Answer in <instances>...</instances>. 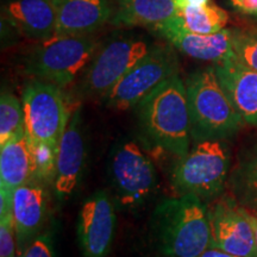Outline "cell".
<instances>
[{"instance_id": "cell-9", "label": "cell", "mask_w": 257, "mask_h": 257, "mask_svg": "<svg viewBox=\"0 0 257 257\" xmlns=\"http://www.w3.org/2000/svg\"><path fill=\"white\" fill-rule=\"evenodd\" d=\"M154 44L137 36L117 37L99 48L80 81L83 96H104L152 50Z\"/></svg>"}, {"instance_id": "cell-29", "label": "cell", "mask_w": 257, "mask_h": 257, "mask_svg": "<svg viewBox=\"0 0 257 257\" xmlns=\"http://www.w3.org/2000/svg\"><path fill=\"white\" fill-rule=\"evenodd\" d=\"M244 213H245V216H246V218H248L250 225H251L253 237H255V240L257 244V216L256 214L249 213V210H246V208H244Z\"/></svg>"}, {"instance_id": "cell-5", "label": "cell", "mask_w": 257, "mask_h": 257, "mask_svg": "<svg viewBox=\"0 0 257 257\" xmlns=\"http://www.w3.org/2000/svg\"><path fill=\"white\" fill-rule=\"evenodd\" d=\"M231 153L226 141L207 140L179 159L172 172V185L178 195H194L210 201L223 194L229 181Z\"/></svg>"}, {"instance_id": "cell-3", "label": "cell", "mask_w": 257, "mask_h": 257, "mask_svg": "<svg viewBox=\"0 0 257 257\" xmlns=\"http://www.w3.org/2000/svg\"><path fill=\"white\" fill-rule=\"evenodd\" d=\"M185 83L192 140L227 141L236 136L245 123L220 85L214 67L192 73Z\"/></svg>"}, {"instance_id": "cell-20", "label": "cell", "mask_w": 257, "mask_h": 257, "mask_svg": "<svg viewBox=\"0 0 257 257\" xmlns=\"http://www.w3.org/2000/svg\"><path fill=\"white\" fill-rule=\"evenodd\" d=\"M227 182L234 200L257 212V142L239 156Z\"/></svg>"}, {"instance_id": "cell-17", "label": "cell", "mask_w": 257, "mask_h": 257, "mask_svg": "<svg viewBox=\"0 0 257 257\" xmlns=\"http://www.w3.org/2000/svg\"><path fill=\"white\" fill-rule=\"evenodd\" d=\"M56 32L89 36L111 17L107 0H55Z\"/></svg>"}, {"instance_id": "cell-19", "label": "cell", "mask_w": 257, "mask_h": 257, "mask_svg": "<svg viewBox=\"0 0 257 257\" xmlns=\"http://www.w3.org/2000/svg\"><path fill=\"white\" fill-rule=\"evenodd\" d=\"M179 12L176 0H117L111 22L115 27L154 28Z\"/></svg>"}, {"instance_id": "cell-8", "label": "cell", "mask_w": 257, "mask_h": 257, "mask_svg": "<svg viewBox=\"0 0 257 257\" xmlns=\"http://www.w3.org/2000/svg\"><path fill=\"white\" fill-rule=\"evenodd\" d=\"M179 73L175 48L154 44L152 50L123 79L102 96L105 105L115 111L136 108L160 85Z\"/></svg>"}, {"instance_id": "cell-13", "label": "cell", "mask_w": 257, "mask_h": 257, "mask_svg": "<svg viewBox=\"0 0 257 257\" xmlns=\"http://www.w3.org/2000/svg\"><path fill=\"white\" fill-rule=\"evenodd\" d=\"M85 141L81 131L80 111L76 110L70 117L57 154L53 189L60 200L68 198L79 185L85 165Z\"/></svg>"}, {"instance_id": "cell-25", "label": "cell", "mask_w": 257, "mask_h": 257, "mask_svg": "<svg viewBox=\"0 0 257 257\" xmlns=\"http://www.w3.org/2000/svg\"><path fill=\"white\" fill-rule=\"evenodd\" d=\"M21 257H55L50 233H40L21 253Z\"/></svg>"}, {"instance_id": "cell-11", "label": "cell", "mask_w": 257, "mask_h": 257, "mask_svg": "<svg viewBox=\"0 0 257 257\" xmlns=\"http://www.w3.org/2000/svg\"><path fill=\"white\" fill-rule=\"evenodd\" d=\"M212 246L240 257H257V244L244 207L221 197L208 207Z\"/></svg>"}, {"instance_id": "cell-22", "label": "cell", "mask_w": 257, "mask_h": 257, "mask_svg": "<svg viewBox=\"0 0 257 257\" xmlns=\"http://www.w3.org/2000/svg\"><path fill=\"white\" fill-rule=\"evenodd\" d=\"M25 134L23 104L12 93L3 91L0 96V146Z\"/></svg>"}, {"instance_id": "cell-12", "label": "cell", "mask_w": 257, "mask_h": 257, "mask_svg": "<svg viewBox=\"0 0 257 257\" xmlns=\"http://www.w3.org/2000/svg\"><path fill=\"white\" fill-rule=\"evenodd\" d=\"M153 29L170 46L192 59L218 63L234 57L232 30L223 29L212 35L194 34L181 27L176 16Z\"/></svg>"}, {"instance_id": "cell-21", "label": "cell", "mask_w": 257, "mask_h": 257, "mask_svg": "<svg viewBox=\"0 0 257 257\" xmlns=\"http://www.w3.org/2000/svg\"><path fill=\"white\" fill-rule=\"evenodd\" d=\"M176 19L186 30L200 35L217 34L223 30L229 21L224 9L208 3L202 6H187L180 10Z\"/></svg>"}, {"instance_id": "cell-27", "label": "cell", "mask_w": 257, "mask_h": 257, "mask_svg": "<svg viewBox=\"0 0 257 257\" xmlns=\"http://www.w3.org/2000/svg\"><path fill=\"white\" fill-rule=\"evenodd\" d=\"M200 257H240V256L232 255V253L223 251V250L217 249V248H208Z\"/></svg>"}, {"instance_id": "cell-26", "label": "cell", "mask_w": 257, "mask_h": 257, "mask_svg": "<svg viewBox=\"0 0 257 257\" xmlns=\"http://www.w3.org/2000/svg\"><path fill=\"white\" fill-rule=\"evenodd\" d=\"M230 4L240 14L257 16V0H230Z\"/></svg>"}, {"instance_id": "cell-4", "label": "cell", "mask_w": 257, "mask_h": 257, "mask_svg": "<svg viewBox=\"0 0 257 257\" xmlns=\"http://www.w3.org/2000/svg\"><path fill=\"white\" fill-rule=\"evenodd\" d=\"M99 43L89 36L55 34L32 46L23 59L24 72L63 88L75 81L91 62Z\"/></svg>"}, {"instance_id": "cell-14", "label": "cell", "mask_w": 257, "mask_h": 257, "mask_svg": "<svg viewBox=\"0 0 257 257\" xmlns=\"http://www.w3.org/2000/svg\"><path fill=\"white\" fill-rule=\"evenodd\" d=\"M47 213L48 193L42 182L35 180L16 189L12 198V217L19 255L41 233Z\"/></svg>"}, {"instance_id": "cell-6", "label": "cell", "mask_w": 257, "mask_h": 257, "mask_svg": "<svg viewBox=\"0 0 257 257\" xmlns=\"http://www.w3.org/2000/svg\"><path fill=\"white\" fill-rule=\"evenodd\" d=\"M25 135L31 150L59 154V147L72 112L61 87L42 80L27 83L22 94Z\"/></svg>"}, {"instance_id": "cell-1", "label": "cell", "mask_w": 257, "mask_h": 257, "mask_svg": "<svg viewBox=\"0 0 257 257\" xmlns=\"http://www.w3.org/2000/svg\"><path fill=\"white\" fill-rule=\"evenodd\" d=\"M140 127L150 143L179 157L191 148L192 123L186 83L179 73L136 106Z\"/></svg>"}, {"instance_id": "cell-28", "label": "cell", "mask_w": 257, "mask_h": 257, "mask_svg": "<svg viewBox=\"0 0 257 257\" xmlns=\"http://www.w3.org/2000/svg\"><path fill=\"white\" fill-rule=\"evenodd\" d=\"M210 3V0H176V5L179 10H182L187 6H202Z\"/></svg>"}, {"instance_id": "cell-15", "label": "cell", "mask_w": 257, "mask_h": 257, "mask_svg": "<svg viewBox=\"0 0 257 257\" xmlns=\"http://www.w3.org/2000/svg\"><path fill=\"white\" fill-rule=\"evenodd\" d=\"M214 70L244 123L257 126V72L234 57L213 64Z\"/></svg>"}, {"instance_id": "cell-23", "label": "cell", "mask_w": 257, "mask_h": 257, "mask_svg": "<svg viewBox=\"0 0 257 257\" xmlns=\"http://www.w3.org/2000/svg\"><path fill=\"white\" fill-rule=\"evenodd\" d=\"M234 59L257 72V27L232 30Z\"/></svg>"}, {"instance_id": "cell-7", "label": "cell", "mask_w": 257, "mask_h": 257, "mask_svg": "<svg viewBox=\"0 0 257 257\" xmlns=\"http://www.w3.org/2000/svg\"><path fill=\"white\" fill-rule=\"evenodd\" d=\"M107 173L115 201L126 210L146 205L159 186L153 161L134 141H121L113 147Z\"/></svg>"}, {"instance_id": "cell-10", "label": "cell", "mask_w": 257, "mask_h": 257, "mask_svg": "<svg viewBox=\"0 0 257 257\" xmlns=\"http://www.w3.org/2000/svg\"><path fill=\"white\" fill-rule=\"evenodd\" d=\"M115 210L104 191H96L82 202L78 216L79 248L82 257H107L115 231Z\"/></svg>"}, {"instance_id": "cell-18", "label": "cell", "mask_w": 257, "mask_h": 257, "mask_svg": "<svg viewBox=\"0 0 257 257\" xmlns=\"http://www.w3.org/2000/svg\"><path fill=\"white\" fill-rule=\"evenodd\" d=\"M36 180V167L27 135L0 146V194L14 198L16 189Z\"/></svg>"}, {"instance_id": "cell-24", "label": "cell", "mask_w": 257, "mask_h": 257, "mask_svg": "<svg viewBox=\"0 0 257 257\" xmlns=\"http://www.w3.org/2000/svg\"><path fill=\"white\" fill-rule=\"evenodd\" d=\"M17 238L12 213L0 217V257H16Z\"/></svg>"}, {"instance_id": "cell-2", "label": "cell", "mask_w": 257, "mask_h": 257, "mask_svg": "<svg viewBox=\"0 0 257 257\" xmlns=\"http://www.w3.org/2000/svg\"><path fill=\"white\" fill-rule=\"evenodd\" d=\"M152 227L165 257H200L212 246L208 206L194 195L161 202L154 211Z\"/></svg>"}, {"instance_id": "cell-16", "label": "cell", "mask_w": 257, "mask_h": 257, "mask_svg": "<svg viewBox=\"0 0 257 257\" xmlns=\"http://www.w3.org/2000/svg\"><path fill=\"white\" fill-rule=\"evenodd\" d=\"M3 14L11 27L32 40H46L56 32L55 0H12Z\"/></svg>"}]
</instances>
